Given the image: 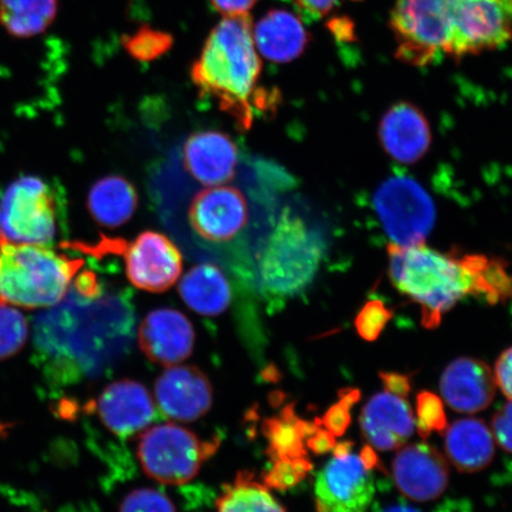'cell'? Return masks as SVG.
<instances>
[{"mask_svg":"<svg viewBox=\"0 0 512 512\" xmlns=\"http://www.w3.org/2000/svg\"><path fill=\"white\" fill-rule=\"evenodd\" d=\"M192 234L208 246H227L247 232L251 204L238 187L222 184L196 192L188 208Z\"/></svg>","mask_w":512,"mask_h":512,"instance_id":"8fae6325","label":"cell"},{"mask_svg":"<svg viewBox=\"0 0 512 512\" xmlns=\"http://www.w3.org/2000/svg\"><path fill=\"white\" fill-rule=\"evenodd\" d=\"M374 204L392 243L413 246L424 243L435 222L430 195L413 178L395 176L376 191Z\"/></svg>","mask_w":512,"mask_h":512,"instance_id":"9c48e42d","label":"cell"},{"mask_svg":"<svg viewBox=\"0 0 512 512\" xmlns=\"http://www.w3.org/2000/svg\"><path fill=\"white\" fill-rule=\"evenodd\" d=\"M158 406L169 418L192 422L201 419L213 406L214 390L208 376L192 366L169 367L155 386Z\"/></svg>","mask_w":512,"mask_h":512,"instance_id":"9a60e30c","label":"cell"},{"mask_svg":"<svg viewBox=\"0 0 512 512\" xmlns=\"http://www.w3.org/2000/svg\"><path fill=\"white\" fill-rule=\"evenodd\" d=\"M381 380L386 387L387 392L401 396L405 399L411 392V380L406 375L398 373H380Z\"/></svg>","mask_w":512,"mask_h":512,"instance_id":"f35d334b","label":"cell"},{"mask_svg":"<svg viewBox=\"0 0 512 512\" xmlns=\"http://www.w3.org/2000/svg\"><path fill=\"white\" fill-rule=\"evenodd\" d=\"M60 304L37 317V350L67 380L95 375L123 356L131 317L111 299L81 296L69 287ZM54 373H56V371Z\"/></svg>","mask_w":512,"mask_h":512,"instance_id":"7a4b0ae2","label":"cell"},{"mask_svg":"<svg viewBox=\"0 0 512 512\" xmlns=\"http://www.w3.org/2000/svg\"><path fill=\"white\" fill-rule=\"evenodd\" d=\"M361 458L363 460L364 465L368 467V469L373 470L374 467L379 464V458H377L373 448L364 447L361 453Z\"/></svg>","mask_w":512,"mask_h":512,"instance_id":"b9f144b4","label":"cell"},{"mask_svg":"<svg viewBox=\"0 0 512 512\" xmlns=\"http://www.w3.org/2000/svg\"><path fill=\"white\" fill-rule=\"evenodd\" d=\"M119 512H177L171 499L155 489H137L128 494Z\"/></svg>","mask_w":512,"mask_h":512,"instance_id":"d6a6232c","label":"cell"},{"mask_svg":"<svg viewBox=\"0 0 512 512\" xmlns=\"http://www.w3.org/2000/svg\"><path fill=\"white\" fill-rule=\"evenodd\" d=\"M266 427L274 463L307 459L304 440L307 435L310 437L318 426L300 420L293 408L287 407L277 418L268 420Z\"/></svg>","mask_w":512,"mask_h":512,"instance_id":"83f0119b","label":"cell"},{"mask_svg":"<svg viewBox=\"0 0 512 512\" xmlns=\"http://www.w3.org/2000/svg\"><path fill=\"white\" fill-rule=\"evenodd\" d=\"M184 168L206 187L232 182L239 165V150L234 140L222 132L192 134L182 152Z\"/></svg>","mask_w":512,"mask_h":512,"instance_id":"d6986e66","label":"cell"},{"mask_svg":"<svg viewBox=\"0 0 512 512\" xmlns=\"http://www.w3.org/2000/svg\"><path fill=\"white\" fill-rule=\"evenodd\" d=\"M216 507L217 512H286L270 488L249 471L239 472L232 483L223 486Z\"/></svg>","mask_w":512,"mask_h":512,"instance_id":"4316f807","label":"cell"},{"mask_svg":"<svg viewBox=\"0 0 512 512\" xmlns=\"http://www.w3.org/2000/svg\"><path fill=\"white\" fill-rule=\"evenodd\" d=\"M57 232V203L42 178L22 177L0 200V234L10 242L48 245Z\"/></svg>","mask_w":512,"mask_h":512,"instance_id":"ba28073f","label":"cell"},{"mask_svg":"<svg viewBox=\"0 0 512 512\" xmlns=\"http://www.w3.org/2000/svg\"><path fill=\"white\" fill-rule=\"evenodd\" d=\"M452 38L448 55L501 48L512 40V0H450Z\"/></svg>","mask_w":512,"mask_h":512,"instance_id":"30bf717a","label":"cell"},{"mask_svg":"<svg viewBox=\"0 0 512 512\" xmlns=\"http://www.w3.org/2000/svg\"><path fill=\"white\" fill-rule=\"evenodd\" d=\"M126 274L133 286L146 292L162 293L181 277L182 254L165 235L144 232L127 245L121 243Z\"/></svg>","mask_w":512,"mask_h":512,"instance_id":"4fadbf2b","label":"cell"},{"mask_svg":"<svg viewBox=\"0 0 512 512\" xmlns=\"http://www.w3.org/2000/svg\"><path fill=\"white\" fill-rule=\"evenodd\" d=\"M174 37L168 32L152 29L150 27L139 28L131 35L123 37V46L134 60L151 62L159 59L171 49Z\"/></svg>","mask_w":512,"mask_h":512,"instance_id":"f1b7e54d","label":"cell"},{"mask_svg":"<svg viewBox=\"0 0 512 512\" xmlns=\"http://www.w3.org/2000/svg\"><path fill=\"white\" fill-rule=\"evenodd\" d=\"M85 261L44 245L0 239V303L50 309L66 298Z\"/></svg>","mask_w":512,"mask_h":512,"instance_id":"277c9868","label":"cell"},{"mask_svg":"<svg viewBox=\"0 0 512 512\" xmlns=\"http://www.w3.org/2000/svg\"><path fill=\"white\" fill-rule=\"evenodd\" d=\"M59 0H0V27L12 38H32L54 23Z\"/></svg>","mask_w":512,"mask_h":512,"instance_id":"484cf974","label":"cell"},{"mask_svg":"<svg viewBox=\"0 0 512 512\" xmlns=\"http://www.w3.org/2000/svg\"><path fill=\"white\" fill-rule=\"evenodd\" d=\"M322 236L292 209H285L256 255V278L262 291L287 298L303 292L323 259Z\"/></svg>","mask_w":512,"mask_h":512,"instance_id":"5b68a950","label":"cell"},{"mask_svg":"<svg viewBox=\"0 0 512 512\" xmlns=\"http://www.w3.org/2000/svg\"><path fill=\"white\" fill-rule=\"evenodd\" d=\"M492 432L498 445L512 454V400L495 414Z\"/></svg>","mask_w":512,"mask_h":512,"instance_id":"e575fe53","label":"cell"},{"mask_svg":"<svg viewBox=\"0 0 512 512\" xmlns=\"http://www.w3.org/2000/svg\"><path fill=\"white\" fill-rule=\"evenodd\" d=\"M307 446L318 454L326 453L335 447V435L328 430H320L318 427L307 440Z\"/></svg>","mask_w":512,"mask_h":512,"instance_id":"ab89813d","label":"cell"},{"mask_svg":"<svg viewBox=\"0 0 512 512\" xmlns=\"http://www.w3.org/2000/svg\"><path fill=\"white\" fill-rule=\"evenodd\" d=\"M416 426L422 439L430 437L433 432L444 433L447 419L443 401L431 392H421L416 398Z\"/></svg>","mask_w":512,"mask_h":512,"instance_id":"4dcf8cb0","label":"cell"},{"mask_svg":"<svg viewBox=\"0 0 512 512\" xmlns=\"http://www.w3.org/2000/svg\"><path fill=\"white\" fill-rule=\"evenodd\" d=\"M96 409L107 430L120 438L143 431L156 415L149 390L133 380H121L107 386L99 396Z\"/></svg>","mask_w":512,"mask_h":512,"instance_id":"e0dca14e","label":"cell"},{"mask_svg":"<svg viewBox=\"0 0 512 512\" xmlns=\"http://www.w3.org/2000/svg\"><path fill=\"white\" fill-rule=\"evenodd\" d=\"M87 206L93 219L101 226L117 228L136 213L137 191L126 178L107 176L93 185L88 194Z\"/></svg>","mask_w":512,"mask_h":512,"instance_id":"d4e9b609","label":"cell"},{"mask_svg":"<svg viewBox=\"0 0 512 512\" xmlns=\"http://www.w3.org/2000/svg\"><path fill=\"white\" fill-rule=\"evenodd\" d=\"M256 50L268 61L288 63L304 54L310 34L300 18L287 10L273 9L253 25Z\"/></svg>","mask_w":512,"mask_h":512,"instance_id":"7402d4cb","label":"cell"},{"mask_svg":"<svg viewBox=\"0 0 512 512\" xmlns=\"http://www.w3.org/2000/svg\"><path fill=\"white\" fill-rule=\"evenodd\" d=\"M363 438L379 451H392L407 443L414 433L411 406L401 396L387 392L373 396L360 415Z\"/></svg>","mask_w":512,"mask_h":512,"instance_id":"ffe728a7","label":"cell"},{"mask_svg":"<svg viewBox=\"0 0 512 512\" xmlns=\"http://www.w3.org/2000/svg\"><path fill=\"white\" fill-rule=\"evenodd\" d=\"M495 380L505 398L512 400V348L502 352L495 366Z\"/></svg>","mask_w":512,"mask_h":512,"instance_id":"d590c367","label":"cell"},{"mask_svg":"<svg viewBox=\"0 0 512 512\" xmlns=\"http://www.w3.org/2000/svg\"><path fill=\"white\" fill-rule=\"evenodd\" d=\"M389 277L396 290L421 309V322L435 329L446 312L467 296L489 304L512 299V275L503 261L477 254H446L426 243L388 247Z\"/></svg>","mask_w":512,"mask_h":512,"instance_id":"6da1fadb","label":"cell"},{"mask_svg":"<svg viewBox=\"0 0 512 512\" xmlns=\"http://www.w3.org/2000/svg\"><path fill=\"white\" fill-rule=\"evenodd\" d=\"M138 343L150 361L168 368L178 366L194 350V326L177 310H155L140 324Z\"/></svg>","mask_w":512,"mask_h":512,"instance_id":"2e32d148","label":"cell"},{"mask_svg":"<svg viewBox=\"0 0 512 512\" xmlns=\"http://www.w3.org/2000/svg\"><path fill=\"white\" fill-rule=\"evenodd\" d=\"M338 0H294L298 10L307 18L319 19L335 8Z\"/></svg>","mask_w":512,"mask_h":512,"instance_id":"8d00e7d4","label":"cell"},{"mask_svg":"<svg viewBox=\"0 0 512 512\" xmlns=\"http://www.w3.org/2000/svg\"><path fill=\"white\" fill-rule=\"evenodd\" d=\"M317 475V512H367L375 497L373 470L361 457L336 453Z\"/></svg>","mask_w":512,"mask_h":512,"instance_id":"7c38bea8","label":"cell"},{"mask_svg":"<svg viewBox=\"0 0 512 512\" xmlns=\"http://www.w3.org/2000/svg\"><path fill=\"white\" fill-rule=\"evenodd\" d=\"M380 142L388 155L400 163L412 164L426 155L432 142L428 121L418 107L399 102L383 115Z\"/></svg>","mask_w":512,"mask_h":512,"instance_id":"44dd1931","label":"cell"},{"mask_svg":"<svg viewBox=\"0 0 512 512\" xmlns=\"http://www.w3.org/2000/svg\"><path fill=\"white\" fill-rule=\"evenodd\" d=\"M28 320L9 304L0 303V361L22 350L28 341Z\"/></svg>","mask_w":512,"mask_h":512,"instance_id":"f546056e","label":"cell"},{"mask_svg":"<svg viewBox=\"0 0 512 512\" xmlns=\"http://www.w3.org/2000/svg\"><path fill=\"white\" fill-rule=\"evenodd\" d=\"M258 0H210L223 17L249 14Z\"/></svg>","mask_w":512,"mask_h":512,"instance_id":"74e56055","label":"cell"},{"mask_svg":"<svg viewBox=\"0 0 512 512\" xmlns=\"http://www.w3.org/2000/svg\"><path fill=\"white\" fill-rule=\"evenodd\" d=\"M491 368L477 358L460 357L448 364L440 379V393L453 411L473 414L488 408L496 395Z\"/></svg>","mask_w":512,"mask_h":512,"instance_id":"ac0fdd59","label":"cell"},{"mask_svg":"<svg viewBox=\"0 0 512 512\" xmlns=\"http://www.w3.org/2000/svg\"><path fill=\"white\" fill-rule=\"evenodd\" d=\"M390 28L400 61L416 67L435 63L450 49V0H396Z\"/></svg>","mask_w":512,"mask_h":512,"instance_id":"52a82bcc","label":"cell"},{"mask_svg":"<svg viewBox=\"0 0 512 512\" xmlns=\"http://www.w3.org/2000/svg\"><path fill=\"white\" fill-rule=\"evenodd\" d=\"M393 477L401 494L414 502L439 498L447 489L450 467L431 445L421 443L400 448L393 462Z\"/></svg>","mask_w":512,"mask_h":512,"instance_id":"5bb4252c","label":"cell"},{"mask_svg":"<svg viewBox=\"0 0 512 512\" xmlns=\"http://www.w3.org/2000/svg\"><path fill=\"white\" fill-rule=\"evenodd\" d=\"M179 293L184 303L202 316L221 315L232 299L226 275L210 264L191 268L179 284Z\"/></svg>","mask_w":512,"mask_h":512,"instance_id":"cb8c5ba5","label":"cell"},{"mask_svg":"<svg viewBox=\"0 0 512 512\" xmlns=\"http://www.w3.org/2000/svg\"><path fill=\"white\" fill-rule=\"evenodd\" d=\"M329 28L339 40H347L352 36L351 22L349 19L336 18L329 23Z\"/></svg>","mask_w":512,"mask_h":512,"instance_id":"60d3db41","label":"cell"},{"mask_svg":"<svg viewBox=\"0 0 512 512\" xmlns=\"http://www.w3.org/2000/svg\"><path fill=\"white\" fill-rule=\"evenodd\" d=\"M392 317L393 312L380 302V300H371V302H368L362 307V310L356 317L355 325L358 335H360L364 341H376Z\"/></svg>","mask_w":512,"mask_h":512,"instance_id":"1f68e13d","label":"cell"},{"mask_svg":"<svg viewBox=\"0 0 512 512\" xmlns=\"http://www.w3.org/2000/svg\"><path fill=\"white\" fill-rule=\"evenodd\" d=\"M220 439L202 440L194 432L175 424L146 430L138 444V458L151 479L166 485H182L194 479L213 457Z\"/></svg>","mask_w":512,"mask_h":512,"instance_id":"8992f818","label":"cell"},{"mask_svg":"<svg viewBox=\"0 0 512 512\" xmlns=\"http://www.w3.org/2000/svg\"><path fill=\"white\" fill-rule=\"evenodd\" d=\"M339 394H341V401L332 406L323 418L326 430L335 437H341L348 430L351 422L350 408L360 399V392L356 389L343 390Z\"/></svg>","mask_w":512,"mask_h":512,"instance_id":"836d02e7","label":"cell"},{"mask_svg":"<svg viewBox=\"0 0 512 512\" xmlns=\"http://www.w3.org/2000/svg\"><path fill=\"white\" fill-rule=\"evenodd\" d=\"M253 25L249 14L223 17L191 69L200 94L215 100L245 130L253 124L254 108L267 105L258 89L262 63Z\"/></svg>","mask_w":512,"mask_h":512,"instance_id":"3957f363","label":"cell"},{"mask_svg":"<svg viewBox=\"0 0 512 512\" xmlns=\"http://www.w3.org/2000/svg\"><path fill=\"white\" fill-rule=\"evenodd\" d=\"M495 438L483 420L459 419L446 428L445 451L459 472L475 473L495 457Z\"/></svg>","mask_w":512,"mask_h":512,"instance_id":"603a6c76","label":"cell"},{"mask_svg":"<svg viewBox=\"0 0 512 512\" xmlns=\"http://www.w3.org/2000/svg\"><path fill=\"white\" fill-rule=\"evenodd\" d=\"M383 512H420L412 507H407V505H392L388 509Z\"/></svg>","mask_w":512,"mask_h":512,"instance_id":"7bdbcfd3","label":"cell"}]
</instances>
